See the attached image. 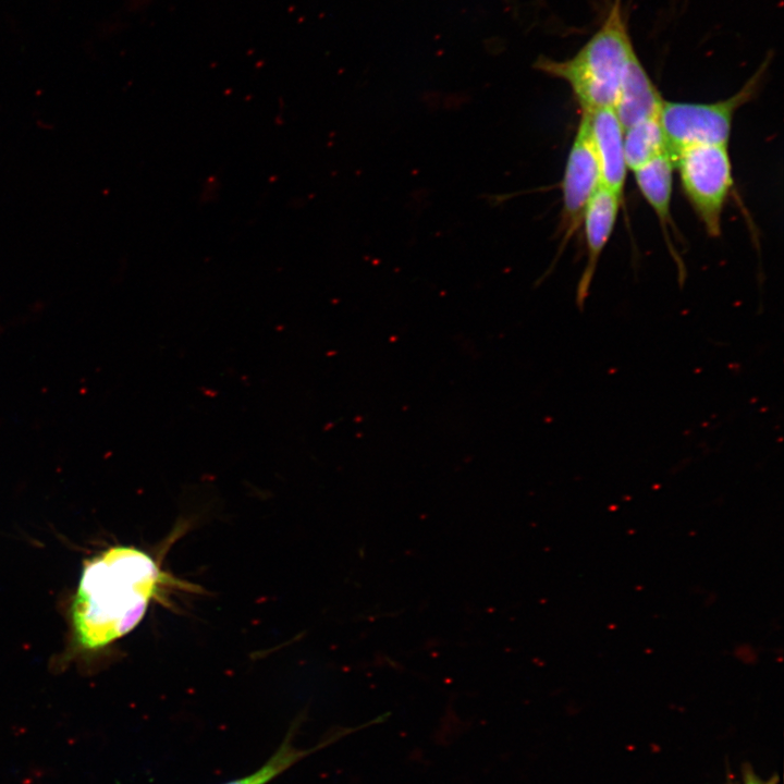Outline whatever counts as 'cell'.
Listing matches in <instances>:
<instances>
[{
    "mask_svg": "<svg viewBox=\"0 0 784 784\" xmlns=\"http://www.w3.org/2000/svg\"><path fill=\"white\" fill-rule=\"evenodd\" d=\"M174 578L146 552L111 547L83 566L70 607L73 648L93 653L134 629L151 599Z\"/></svg>",
    "mask_w": 784,
    "mask_h": 784,
    "instance_id": "6da1fadb",
    "label": "cell"
},
{
    "mask_svg": "<svg viewBox=\"0 0 784 784\" xmlns=\"http://www.w3.org/2000/svg\"><path fill=\"white\" fill-rule=\"evenodd\" d=\"M635 50L624 17L622 0H614L603 23L567 60L541 58L536 68L565 81L583 112L614 108L624 71Z\"/></svg>",
    "mask_w": 784,
    "mask_h": 784,
    "instance_id": "7a4b0ae2",
    "label": "cell"
},
{
    "mask_svg": "<svg viewBox=\"0 0 784 784\" xmlns=\"http://www.w3.org/2000/svg\"><path fill=\"white\" fill-rule=\"evenodd\" d=\"M760 69L736 94L713 103L663 100L659 119L670 155L696 145H727L735 112L756 94Z\"/></svg>",
    "mask_w": 784,
    "mask_h": 784,
    "instance_id": "3957f363",
    "label": "cell"
},
{
    "mask_svg": "<svg viewBox=\"0 0 784 784\" xmlns=\"http://www.w3.org/2000/svg\"><path fill=\"white\" fill-rule=\"evenodd\" d=\"M684 193L711 236L721 233V218L733 186L727 145H696L671 156Z\"/></svg>",
    "mask_w": 784,
    "mask_h": 784,
    "instance_id": "277c9868",
    "label": "cell"
},
{
    "mask_svg": "<svg viewBox=\"0 0 784 784\" xmlns=\"http://www.w3.org/2000/svg\"><path fill=\"white\" fill-rule=\"evenodd\" d=\"M600 186V170L592 144L589 118L586 112H581L562 181L561 231L564 234V242H567L580 226L585 208Z\"/></svg>",
    "mask_w": 784,
    "mask_h": 784,
    "instance_id": "5b68a950",
    "label": "cell"
},
{
    "mask_svg": "<svg viewBox=\"0 0 784 784\" xmlns=\"http://www.w3.org/2000/svg\"><path fill=\"white\" fill-rule=\"evenodd\" d=\"M583 112V111H581ZM597 155L601 186L622 197L626 179L624 130L613 108L586 112Z\"/></svg>",
    "mask_w": 784,
    "mask_h": 784,
    "instance_id": "8992f818",
    "label": "cell"
},
{
    "mask_svg": "<svg viewBox=\"0 0 784 784\" xmlns=\"http://www.w3.org/2000/svg\"><path fill=\"white\" fill-rule=\"evenodd\" d=\"M621 196L600 186L589 199L583 216L587 246V265L577 289V305L587 296L599 257L607 245L620 209Z\"/></svg>",
    "mask_w": 784,
    "mask_h": 784,
    "instance_id": "52a82bcc",
    "label": "cell"
},
{
    "mask_svg": "<svg viewBox=\"0 0 784 784\" xmlns=\"http://www.w3.org/2000/svg\"><path fill=\"white\" fill-rule=\"evenodd\" d=\"M663 100L637 54L634 53L624 71L613 108L623 130L644 119L659 115Z\"/></svg>",
    "mask_w": 784,
    "mask_h": 784,
    "instance_id": "ba28073f",
    "label": "cell"
},
{
    "mask_svg": "<svg viewBox=\"0 0 784 784\" xmlns=\"http://www.w3.org/2000/svg\"><path fill=\"white\" fill-rule=\"evenodd\" d=\"M673 168L672 157L666 151L633 171L641 195L664 226L670 222Z\"/></svg>",
    "mask_w": 784,
    "mask_h": 784,
    "instance_id": "9c48e42d",
    "label": "cell"
},
{
    "mask_svg": "<svg viewBox=\"0 0 784 784\" xmlns=\"http://www.w3.org/2000/svg\"><path fill=\"white\" fill-rule=\"evenodd\" d=\"M669 151L659 115L644 119L624 131V154L628 169L635 171Z\"/></svg>",
    "mask_w": 784,
    "mask_h": 784,
    "instance_id": "30bf717a",
    "label": "cell"
},
{
    "mask_svg": "<svg viewBox=\"0 0 784 784\" xmlns=\"http://www.w3.org/2000/svg\"><path fill=\"white\" fill-rule=\"evenodd\" d=\"M309 752L310 750H302L295 747L292 740L286 737L277 751L259 769L246 776L224 784H267Z\"/></svg>",
    "mask_w": 784,
    "mask_h": 784,
    "instance_id": "8fae6325",
    "label": "cell"
},
{
    "mask_svg": "<svg viewBox=\"0 0 784 784\" xmlns=\"http://www.w3.org/2000/svg\"><path fill=\"white\" fill-rule=\"evenodd\" d=\"M733 784H779L776 775L765 780L757 775L750 767H745L743 770L742 782Z\"/></svg>",
    "mask_w": 784,
    "mask_h": 784,
    "instance_id": "7c38bea8",
    "label": "cell"
}]
</instances>
